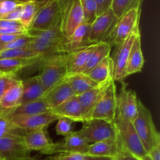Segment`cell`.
<instances>
[{
	"label": "cell",
	"instance_id": "5bb4252c",
	"mask_svg": "<svg viewBox=\"0 0 160 160\" xmlns=\"http://www.w3.org/2000/svg\"><path fill=\"white\" fill-rule=\"evenodd\" d=\"M59 117L52 112L28 117H12L9 119L11 122L23 131H34L38 129H45L52 122L58 120Z\"/></svg>",
	"mask_w": 160,
	"mask_h": 160
},
{
	"label": "cell",
	"instance_id": "ee69618b",
	"mask_svg": "<svg viewBox=\"0 0 160 160\" xmlns=\"http://www.w3.org/2000/svg\"><path fill=\"white\" fill-rule=\"evenodd\" d=\"M97 7V15L103 13L110 9L112 0H95Z\"/></svg>",
	"mask_w": 160,
	"mask_h": 160
},
{
	"label": "cell",
	"instance_id": "d6986e66",
	"mask_svg": "<svg viewBox=\"0 0 160 160\" xmlns=\"http://www.w3.org/2000/svg\"><path fill=\"white\" fill-rule=\"evenodd\" d=\"M22 95L21 80L9 88L0 98V117L6 118L20 106Z\"/></svg>",
	"mask_w": 160,
	"mask_h": 160
},
{
	"label": "cell",
	"instance_id": "7402d4cb",
	"mask_svg": "<svg viewBox=\"0 0 160 160\" xmlns=\"http://www.w3.org/2000/svg\"><path fill=\"white\" fill-rule=\"evenodd\" d=\"M42 57L30 59L13 58V59H0V75L17 76V73L26 67H32L42 59Z\"/></svg>",
	"mask_w": 160,
	"mask_h": 160
},
{
	"label": "cell",
	"instance_id": "e575fe53",
	"mask_svg": "<svg viewBox=\"0 0 160 160\" xmlns=\"http://www.w3.org/2000/svg\"><path fill=\"white\" fill-rule=\"evenodd\" d=\"M80 2L84 14V22L92 24L98 16L95 0H80Z\"/></svg>",
	"mask_w": 160,
	"mask_h": 160
},
{
	"label": "cell",
	"instance_id": "cb8c5ba5",
	"mask_svg": "<svg viewBox=\"0 0 160 160\" xmlns=\"http://www.w3.org/2000/svg\"><path fill=\"white\" fill-rule=\"evenodd\" d=\"M27 148L31 151H38L41 153L51 147L53 142L48 138L45 129L26 131L23 136Z\"/></svg>",
	"mask_w": 160,
	"mask_h": 160
},
{
	"label": "cell",
	"instance_id": "836d02e7",
	"mask_svg": "<svg viewBox=\"0 0 160 160\" xmlns=\"http://www.w3.org/2000/svg\"><path fill=\"white\" fill-rule=\"evenodd\" d=\"M25 131L16 127L6 118L0 117V138L9 136H23Z\"/></svg>",
	"mask_w": 160,
	"mask_h": 160
},
{
	"label": "cell",
	"instance_id": "11a10c76",
	"mask_svg": "<svg viewBox=\"0 0 160 160\" xmlns=\"http://www.w3.org/2000/svg\"><path fill=\"white\" fill-rule=\"evenodd\" d=\"M0 160H1V159H0Z\"/></svg>",
	"mask_w": 160,
	"mask_h": 160
},
{
	"label": "cell",
	"instance_id": "1f68e13d",
	"mask_svg": "<svg viewBox=\"0 0 160 160\" xmlns=\"http://www.w3.org/2000/svg\"><path fill=\"white\" fill-rule=\"evenodd\" d=\"M38 10V7L34 2L23 3V11H22L19 22L23 25L25 29L28 30L30 28Z\"/></svg>",
	"mask_w": 160,
	"mask_h": 160
},
{
	"label": "cell",
	"instance_id": "bcb514c9",
	"mask_svg": "<svg viewBox=\"0 0 160 160\" xmlns=\"http://www.w3.org/2000/svg\"><path fill=\"white\" fill-rule=\"evenodd\" d=\"M147 155L152 160H160V142L155 145Z\"/></svg>",
	"mask_w": 160,
	"mask_h": 160
},
{
	"label": "cell",
	"instance_id": "7bdbcfd3",
	"mask_svg": "<svg viewBox=\"0 0 160 160\" xmlns=\"http://www.w3.org/2000/svg\"><path fill=\"white\" fill-rule=\"evenodd\" d=\"M84 155L79 153L70 154H59L56 156H52L48 160H84Z\"/></svg>",
	"mask_w": 160,
	"mask_h": 160
},
{
	"label": "cell",
	"instance_id": "ba28073f",
	"mask_svg": "<svg viewBox=\"0 0 160 160\" xmlns=\"http://www.w3.org/2000/svg\"><path fill=\"white\" fill-rule=\"evenodd\" d=\"M120 83L121 88L117 95V116L133 123L138 114V98L136 92L130 89L124 81Z\"/></svg>",
	"mask_w": 160,
	"mask_h": 160
},
{
	"label": "cell",
	"instance_id": "d6a6232c",
	"mask_svg": "<svg viewBox=\"0 0 160 160\" xmlns=\"http://www.w3.org/2000/svg\"><path fill=\"white\" fill-rule=\"evenodd\" d=\"M34 57H42L34 51L28 48H19V49L2 50L0 51V59H13V58H23L30 59Z\"/></svg>",
	"mask_w": 160,
	"mask_h": 160
},
{
	"label": "cell",
	"instance_id": "816d5d0a",
	"mask_svg": "<svg viewBox=\"0 0 160 160\" xmlns=\"http://www.w3.org/2000/svg\"><path fill=\"white\" fill-rule=\"evenodd\" d=\"M26 160H38V159H34V158H32V157H30V158H28V159H26Z\"/></svg>",
	"mask_w": 160,
	"mask_h": 160
},
{
	"label": "cell",
	"instance_id": "9a60e30c",
	"mask_svg": "<svg viewBox=\"0 0 160 160\" xmlns=\"http://www.w3.org/2000/svg\"><path fill=\"white\" fill-rule=\"evenodd\" d=\"M91 24L83 22L77 29L73 31V34L69 38H64L62 44H61L60 51L62 52H71L75 50L81 49L85 48L90 45L88 40L89 34H90Z\"/></svg>",
	"mask_w": 160,
	"mask_h": 160
},
{
	"label": "cell",
	"instance_id": "b9f144b4",
	"mask_svg": "<svg viewBox=\"0 0 160 160\" xmlns=\"http://www.w3.org/2000/svg\"><path fill=\"white\" fill-rule=\"evenodd\" d=\"M0 28H6V29H16L21 31H28L23 28V25L19 21H12V20H2L0 19Z\"/></svg>",
	"mask_w": 160,
	"mask_h": 160
},
{
	"label": "cell",
	"instance_id": "f546056e",
	"mask_svg": "<svg viewBox=\"0 0 160 160\" xmlns=\"http://www.w3.org/2000/svg\"><path fill=\"white\" fill-rule=\"evenodd\" d=\"M111 48H112V47L106 42H102L96 44L95 48H94L90 57H89L88 60L86 62L84 68L82 69L81 73H85V72L88 71L92 67L99 63L105 58L110 56Z\"/></svg>",
	"mask_w": 160,
	"mask_h": 160
},
{
	"label": "cell",
	"instance_id": "4fadbf2b",
	"mask_svg": "<svg viewBox=\"0 0 160 160\" xmlns=\"http://www.w3.org/2000/svg\"><path fill=\"white\" fill-rule=\"evenodd\" d=\"M117 19L109 9L103 13L97 16L91 24L88 40L92 44H98L103 42L113 28Z\"/></svg>",
	"mask_w": 160,
	"mask_h": 160
},
{
	"label": "cell",
	"instance_id": "7dc6e473",
	"mask_svg": "<svg viewBox=\"0 0 160 160\" xmlns=\"http://www.w3.org/2000/svg\"><path fill=\"white\" fill-rule=\"evenodd\" d=\"M112 160H140L135 156H132V155L129 154L125 152L120 151L118 154L116 156H114L113 159Z\"/></svg>",
	"mask_w": 160,
	"mask_h": 160
},
{
	"label": "cell",
	"instance_id": "2e32d148",
	"mask_svg": "<svg viewBox=\"0 0 160 160\" xmlns=\"http://www.w3.org/2000/svg\"><path fill=\"white\" fill-rule=\"evenodd\" d=\"M111 82V81H110ZM110 82L98 84L97 87L78 95V98L82 110L84 121L90 120L92 111L98 102Z\"/></svg>",
	"mask_w": 160,
	"mask_h": 160
},
{
	"label": "cell",
	"instance_id": "f5cc1de1",
	"mask_svg": "<svg viewBox=\"0 0 160 160\" xmlns=\"http://www.w3.org/2000/svg\"><path fill=\"white\" fill-rule=\"evenodd\" d=\"M2 44L1 43V42H0V50H1V48H2Z\"/></svg>",
	"mask_w": 160,
	"mask_h": 160
},
{
	"label": "cell",
	"instance_id": "8d00e7d4",
	"mask_svg": "<svg viewBox=\"0 0 160 160\" xmlns=\"http://www.w3.org/2000/svg\"><path fill=\"white\" fill-rule=\"evenodd\" d=\"M72 124H73L72 120L60 117L57 120V123L56 125V134L58 135L67 137V135L70 134L73 131V128H72Z\"/></svg>",
	"mask_w": 160,
	"mask_h": 160
},
{
	"label": "cell",
	"instance_id": "d590c367",
	"mask_svg": "<svg viewBox=\"0 0 160 160\" xmlns=\"http://www.w3.org/2000/svg\"><path fill=\"white\" fill-rule=\"evenodd\" d=\"M32 38L31 36L27 34H23V35L20 36L15 39L12 42H9V43L6 44V45H2L1 50H12V49H19V48H28L30 44L32 42Z\"/></svg>",
	"mask_w": 160,
	"mask_h": 160
},
{
	"label": "cell",
	"instance_id": "484cf974",
	"mask_svg": "<svg viewBox=\"0 0 160 160\" xmlns=\"http://www.w3.org/2000/svg\"><path fill=\"white\" fill-rule=\"evenodd\" d=\"M50 112H52L51 108L49 107L45 98H42L36 101L20 105L6 117V119L9 120L12 117H28Z\"/></svg>",
	"mask_w": 160,
	"mask_h": 160
},
{
	"label": "cell",
	"instance_id": "9c48e42d",
	"mask_svg": "<svg viewBox=\"0 0 160 160\" xmlns=\"http://www.w3.org/2000/svg\"><path fill=\"white\" fill-rule=\"evenodd\" d=\"M62 21L60 6L56 0L49 2L40 7L28 29L45 31Z\"/></svg>",
	"mask_w": 160,
	"mask_h": 160
},
{
	"label": "cell",
	"instance_id": "60d3db41",
	"mask_svg": "<svg viewBox=\"0 0 160 160\" xmlns=\"http://www.w3.org/2000/svg\"><path fill=\"white\" fill-rule=\"evenodd\" d=\"M23 3H20L17 5L10 12H8L7 14L4 15L0 19L2 20H12V21H19L21 16L22 11H23Z\"/></svg>",
	"mask_w": 160,
	"mask_h": 160
},
{
	"label": "cell",
	"instance_id": "603a6c76",
	"mask_svg": "<svg viewBox=\"0 0 160 160\" xmlns=\"http://www.w3.org/2000/svg\"><path fill=\"white\" fill-rule=\"evenodd\" d=\"M52 112L59 118H67L73 122H84L81 105L76 95H73L57 107L54 108Z\"/></svg>",
	"mask_w": 160,
	"mask_h": 160
},
{
	"label": "cell",
	"instance_id": "f6af8a7d",
	"mask_svg": "<svg viewBox=\"0 0 160 160\" xmlns=\"http://www.w3.org/2000/svg\"><path fill=\"white\" fill-rule=\"evenodd\" d=\"M28 34V33H27ZM27 34H4V35H0V42L3 45L12 42L20 36L23 35Z\"/></svg>",
	"mask_w": 160,
	"mask_h": 160
},
{
	"label": "cell",
	"instance_id": "f907efd6",
	"mask_svg": "<svg viewBox=\"0 0 160 160\" xmlns=\"http://www.w3.org/2000/svg\"><path fill=\"white\" fill-rule=\"evenodd\" d=\"M142 160H152V159H150V158H149V156H148V155H147V156H145V157H144L143 159H142Z\"/></svg>",
	"mask_w": 160,
	"mask_h": 160
},
{
	"label": "cell",
	"instance_id": "f1b7e54d",
	"mask_svg": "<svg viewBox=\"0 0 160 160\" xmlns=\"http://www.w3.org/2000/svg\"><path fill=\"white\" fill-rule=\"evenodd\" d=\"M120 151L121 149L117 140H105L90 144L86 155L113 158Z\"/></svg>",
	"mask_w": 160,
	"mask_h": 160
},
{
	"label": "cell",
	"instance_id": "681fc988",
	"mask_svg": "<svg viewBox=\"0 0 160 160\" xmlns=\"http://www.w3.org/2000/svg\"><path fill=\"white\" fill-rule=\"evenodd\" d=\"M20 3H26L29 2H34V0H17Z\"/></svg>",
	"mask_w": 160,
	"mask_h": 160
},
{
	"label": "cell",
	"instance_id": "db71d44e",
	"mask_svg": "<svg viewBox=\"0 0 160 160\" xmlns=\"http://www.w3.org/2000/svg\"><path fill=\"white\" fill-rule=\"evenodd\" d=\"M46 160H48V159H46Z\"/></svg>",
	"mask_w": 160,
	"mask_h": 160
},
{
	"label": "cell",
	"instance_id": "8992f818",
	"mask_svg": "<svg viewBox=\"0 0 160 160\" xmlns=\"http://www.w3.org/2000/svg\"><path fill=\"white\" fill-rule=\"evenodd\" d=\"M77 132L89 144L105 140H117V138L114 123L99 119L85 120Z\"/></svg>",
	"mask_w": 160,
	"mask_h": 160
},
{
	"label": "cell",
	"instance_id": "5b68a950",
	"mask_svg": "<svg viewBox=\"0 0 160 160\" xmlns=\"http://www.w3.org/2000/svg\"><path fill=\"white\" fill-rule=\"evenodd\" d=\"M140 11L141 6L130 9L117 20L113 28L103 42L109 44L111 47L114 45L116 48L121 45L132 34L134 29L139 26Z\"/></svg>",
	"mask_w": 160,
	"mask_h": 160
},
{
	"label": "cell",
	"instance_id": "ab89813d",
	"mask_svg": "<svg viewBox=\"0 0 160 160\" xmlns=\"http://www.w3.org/2000/svg\"><path fill=\"white\" fill-rule=\"evenodd\" d=\"M18 4L17 0H0V18L14 9Z\"/></svg>",
	"mask_w": 160,
	"mask_h": 160
},
{
	"label": "cell",
	"instance_id": "e0dca14e",
	"mask_svg": "<svg viewBox=\"0 0 160 160\" xmlns=\"http://www.w3.org/2000/svg\"><path fill=\"white\" fill-rule=\"evenodd\" d=\"M84 22V14L80 0H73L62 19V32L64 38H69Z\"/></svg>",
	"mask_w": 160,
	"mask_h": 160
},
{
	"label": "cell",
	"instance_id": "277c9868",
	"mask_svg": "<svg viewBox=\"0 0 160 160\" xmlns=\"http://www.w3.org/2000/svg\"><path fill=\"white\" fill-rule=\"evenodd\" d=\"M133 126L148 154V152L160 142V135L153 123L149 109L141 100L138 102V114Z\"/></svg>",
	"mask_w": 160,
	"mask_h": 160
},
{
	"label": "cell",
	"instance_id": "c3c4849f",
	"mask_svg": "<svg viewBox=\"0 0 160 160\" xmlns=\"http://www.w3.org/2000/svg\"><path fill=\"white\" fill-rule=\"evenodd\" d=\"M112 157H107V156H90V155H84V160H112Z\"/></svg>",
	"mask_w": 160,
	"mask_h": 160
},
{
	"label": "cell",
	"instance_id": "44dd1931",
	"mask_svg": "<svg viewBox=\"0 0 160 160\" xmlns=\"http://www.w3.org/2000/svg\"><path fill=\"white\" fill-rule=\"evenodd\" d=\"M22 95L20 105L43 98L45 91L37 75L21 80Z\"/></svg>",
	"mask_w": 160,
	"mask_h": 160
},
{
	"label": "cell",
	"instance_id": "7c38bea8",
	"mask_svg": "<svg viewBox=\"0 0 160 160\" xmlns=\"http://www.w3.org/2000/svg\"><path fill=\"white\" fill-rule=\"evenodd\" d=\"M31 152L27 148L23 136H9L0 138L1 160H26Z\"/></svg>",
	"mask_w": 160,
	"mask_h": 160
},
{
	"label": "cell",
	"instance_id": "30bf717a",
	"mask_svg": "<svg viewBox=\"0 0 160 160\" xmlns=\"http://www.w3.org/2000/svg\"><path fill=\"white\" fill-rule=\"evenodd\" d=\"M90 144L83 138L77 131H73L70 134L64 137L61 142L52 143L49 148L42 152L43 155L70 154L79 153L86 155Z\"/></svg>",
	"mask_w": 160,
	"mask_h": 160
},
{
	"label": "cell",
	"instance_id": "7a4b0ae2",
	"mask_svg": "<svg viewBox=\"0 0 160 160\" xmlns=\"http://www.w3.org/2000/svg\"><path fill=\"white\" fill-rule=\"evenodd\" d=\"M28 34L32 38V42L28 47L42 58L60 51L61 44L64 39L62 32V21L45 31L28 29Z\"/></svg>",
	"mask_w": 160,
	"mask_h": 160
},
{
	"label": "cell",
	"instance_id": "83f0119b",
	"mask_svg": "<svg viewBox=\"0 0 160 160\" xmlns=\"http://www.w3.org/2000/svg\"><path fill=\"white\" fill-rule=\"evenodd\" d=\"M66 80L70 84L73 94L76 96L81 95L98 85L84 73H70L66 77Z\"/></svg>",
	"mask_w": 160,
	"mask_h": 160
},
{
	"label": "cell",
	"instance_id": "3957f363",
	"mask_svg": "<svg viewBox=\"0 0 160 160\" xmlns=\"http://www.w3.org/2000/svg\"><path fill=\"white\" fill-rule=\"evenodd\" d=\"M113 123L117 130V140L121 151L129 153L140 160L147 156V152L131 122L117 116Z\"/></svg>",
	"mask_w": 160,
	"mask_h": 160
},
{
	"label": "cell",
	"instance_id": "f35d334b",
	"mask_svg": "<svg viewBox=\"0 0 160 160\" xmlns=\"http://www.w3.org/2000/svg\"><path fill=\"white\" fill-rule=\"evenodd\" d=\"M53 1V0H34V2L36 3V5L38 6V9L40 7H42V6L45 5L46 3L49 2ZM59 2V6H60V9H61V13H62V17H64L65 13L67 12V9H69L70 7V4H71L72 1L73 0H56Z\"/></svg>",
	"mask_w": 160,
	"mask_h": 160
},
{
	"label": "cell",
	"instance_id": "74e56055",
	"mask_svg": "<svg viewBox=\"0 0 160 160\" xmlns=\"http://www.w3.org/2000/svg\"><path fill=\"white\" fill-rule=\"evenodd\" d=\"M20 81L17 76H4L0 75V98L3 94L13 84Z\"/></svg>",
	"mask_w": 160,
	"mask_h": 160
},
{
	"label": "cell",
	"instance_id": "8fae6325",
	"mask_svg": "<svg viewBox=\"0 0 160 160\" xmlns=\"http://www.w3.org/2000/svg\"><path fill=\"white\" fill-rule=\"evenodd\" d=\"M140 31L139 26L134 29L132 34L123 42L120 45L116 48L113 56H110L112 62V80L114 82H122L123 79V73L128 62V57L131 52L133 42L136 37V34Z\"/></svg>",
	"mask_w": 160,
	"mask_h": 160
},
{
	"label": "cell",
	"instance_id": "d4e9b609",
	"mask_svg": "<svg viewBox=\"0 0 160 160\" xmlns=\"http://www.w3.org/2000/svg\"><path fill=\"white\" fill-rule=\"evenodd\" d=\"M95 45L96 44H93V45H90L85 48L67 53V65L68 74L81 73L82 69L85 66L92 51L95 48Z\"/></svg>",
	"mask_w": 160,
	"mask_h": 160
},
{
	"label": "cell",
	"instance_id": "ffe728a7",
	"mask_svg": "<svg viewBox=\"0 0 160 160\" xmlns=\"http://www.w3.org/2000/svg\"><path fill=\"white\" fill-rule=\"evenodd\" d=\"M74 95L66 78L45 92L43 98L52 110Z\"/></svg>",
	"mask_w": 160,
	"mask_h": 160
},
{
	"label": "cell",
	"instance_id": "4dcf8cb0",
	"mask_svg": "<svg viewBox=\"0 0 160 160\" xmlns=\"http://www.w3.org/2000/svg\"><path fill=\"white\" fill-rule=\"evenodd\" d=\"M142 0H112L110 9L118 20L130 9L141 6Z\"/></svg>",
	"mask_w": 160,
	"mask_h": 160
},
{
	"label": "cell",
	"instance_id": "ac0fdd59",
	"mask_svg": "<svg viewBox=\"0 0 160 160\" xmlns=\"http://www.w3.org/2000/svg\"><path fill=\"white\" fill-rule=\"evenodd\" d=\"M145 63L143 52L142 49V42H141L140 31L136 34V37L133 42L131 52L128 57V62L123 73V79L130 75L139 73L142 70Z\"/></svg>",
	"mask_w": 160,
	"mask_h": 160
},
{
	"label": "cell",
	"instance_id": "6da1fadb",
	"mask_svg": "<svg viewBox=\"0 0 160 160\" xmlns=\"http://www.w3.org/2000/svg\"><path fill=\"white\" fill-rule=\"evenodd\" d=\"M67 60V52H56L43 57L38 62L40 73L37 76L45 92L68 75Z\"/></svg>",
	"mask_w": 160,
	"mask_h": 160
},
{
	"label": "cell",
	"instance_id": "52a82bcc",
	"mask_svg": "<svg viewBox=\"0 0 160 160\" xmlns=\"http://www.w3.org/2000/svg\"><path fill=\"white\" fill-rule=\"evenodd\" d=\"M117 86L113 81L92 111L91 119H99L113 123L117 117Z\"/></svg>",
	"mask_w": 160,
	"mask_h": 160
},
{
	"label": "cell",
	"instance_id": "4316f807",
	"mask_svg": "<svg viewBox=\"0 0 160 160\" xmlns=\"http://www.w3.org/2000/svg\"><path fill=\"white\" fill-rule=\"evenodd\" d=\"M87 76L98 84L110 82L112 80V62L110 56L105 58L99 63L85 72Z\"/></svg>",
	"mask_w": 160,
	"mask_h": 160
}]
</instances>
